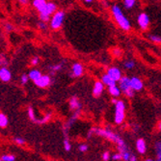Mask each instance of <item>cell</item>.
<instances>
[{"label":"cell","mask_w":161,"mask_h":161,"mask_svg":"<svg viewBox=\"0 0 161 161\" xmlns=\"http://www.w3.org/2000/svg\"><path fill=\"white\" fill-rule=\"evenodd\" d=\"M112 14L116 19V21L118 22L120 27L124 30H129L130 29V22L129 20L125 18V16L123 14L121 8L118 5H113L112 6Z\"/></svg>","instance_id":"cell-1"},{"label":"cell","mask_w":161,"mask_h":161,"mask_svg":"<svg viewBox=\"0 0 161 161\" xmlns=\"http://www.w3.org/2000/svg\"><path fill=\"white\" fill-rule=\"evenodd\" d=\"M125 106L123 100H119L116 104V109H115V123L116 124H122L125 120Z\"/></svg>","instance_id":"cell-2"},{"label":"cell","mask_w":161,"mask_h":161,"mask_svg":"<svg viewBox=\"0 0 161 161\" xmlns=\"http://www.w3.org/2000/svg\"><path fill=\"white\" fill-rule=\"evenodd\" d=\"M120 89L128 97H132L134 95V91L132 90L130 85V78H128L127 76H124L120 80Z\"/></svg>","instance_id":"cell-3"},{"label":"cell","mask_w":161,"mask_h":161,"mask_svg":"<svg viewBox=\"0 0 161 161\" xmlns=\"http://www.w3.org/2000/svg\"><path fill=\"white\" fill-rule=\"evenodd\" d=\"M65 19V13L63 11H58L54 14V16L52 17L51 22H50V26L52 29H58L60 28L63 24Z\"/></svg>","instance_id":"cell-4"},{"label":"cell","mask_w":161,"mask_h":161,"mask_svg":"<svg viewBox=\"0 0 161 161\" xmlns=\"http://www.w3.org/2000/svg\"><path fill=\"white\" fill-rule=\"evenodd\" d=\"M137 20H138V24L140 25V27L142 29H147L149 24H150V19H149V16L147 14L145 13H141L138 18H137Z\"/></svg>","instance_id":"cell-5"},{"label":"cell","mask_w":161,"mask_h":161,"mask_svg":"<svg viewBox=\"0 0 161 161\" xmlns=\"http://www.w3.org/2000/svg\"><path fill=\"white\" fill-rule=\"evenodd\" d=\"M107 74L115 80V81H120L122 79V72L121 70L116 68V67H113V68H110L107 71Z\"/></svg>","instance_id":"cell-6"},{"label":"cell","mask_w":161,"mask_h":161,"mask_svg":"<svg viewBox=\"0 0 161 161\" xmlns=\"http://www.w3.org/2000/svg\"><path fill=\"white\" fill-rule=\"evenodd\" d=\"M38 87H41V88H45V87H47L49 84H50V78L48 75H42L41 78H39L38 80H36L34 82Z\"/></svg>","instance_id":"cell-7"},{"label":"cell","mask_w":161,"mask_h":161,"mask_svg":"<svg viewBox=\"0 0 161 161\" xmlns=\"http://www.w3.org/2000/svg\"><path fill=\"white\" fill-rule=\"evenodd\" d=\"M130 85L133 91H140L143 88V82L137 77H131L130 78Z\"/></svg>","instance_id":"cell-8"},{"label":"cell","mask_w":161,"mask_h":161,"mask_svg":"<svg viewBox=\"0 0 161 161\" xmlns=\"http://www.w3.org/2000/svg\"><path fill=\"white\" fill-rule=\"evenodd\" d=\"M11 77H12V75L10 70L6 68H1V69H0V79L4 82H8L11 80Z\"/></svg>","instance_id":"cell-9"},{"label":"cell","mask_w":161,"mask_h":161,"mask_svg":"<svg viewBox=\"0 0 161 161\" xmlns=\"http://www.w3.org/2000/svg\"><path fill=\"white\" fill-rule=\"evenodd\" d=\"M33 5L40 12V14H42L43 11H45L46 7L47 5V2L45 1V0H35V1H33Z\"/></svg>","instance_id":"cell-10"},{"label":"cell","mask_w":161,"mask_h":161,"mask_svg":"<svg viewBox=\"0 0 161 161\" xmlns=\"http://www.w3.org/2000/svg\"><path fill=\"white\" fill-rule=\"evenodd\" d=\"M56 12V5L54 4V3H47V7H46V9H45V11H43L42 14H43V16H50L51 14H54Z\"/></svg>","instance_id":"cell-11"},{"label":"cell","mask_w":161,"mask_h":161,"mask_svg":"<svg viewBox=\"0 0 161 161\" xmlns=\"http://www.w3.org/2000/svg\"><path fill=\"white\" fill-rule=\"evenodd\" d=\"M136 149L141 154L146 153V151H147V145H146V142L144 139H138L136 141Z\"/></svg>","instance_id":"cell-12"},{"label":"cell","mask_w":161,"mask_h":161,"mask_svg":"<svg viewBox=\"0 0 161 161\" xmlns=\"http://www.w3.org/2000/svg\"><path fill=\"white\" fill-rule=\"evenodd\" d=\"M103 85H104V84L102 83V82H100V81H97V82L95 83L94 91H93L94 96L98 97V96H100V95H101L102 91H103V87H104Z\"/></svg>","instance_id":"cell-13"},{"label":"cell","mask_w":161,"mask_h":161,"mask_svg":"<svg viewBox=\"0 0 161 161\" xmlns=\"http://www.w3.org/2000/svg\"><path fill=\"white\" fill-rule=\"evenodd\" d=\"M101 82L104 85H107L108 87H112V86L116 85V81L108 74H105V75H102V81Z\"/></svg>","instance_id":"cell-14"},{"label":"cell","mask_w":161,"mask_h":161,"mask_svg":"<svg viewBox=\"0 0 161 161\" xmlns=\"http://www.w3.org/2000/svg\"><path fill=\"white\" fill-rule=\"evenodd\" d=\"M82 74H83L82 65H80L78 63L74 64V66H72V75H74L75 76H80Z\"/></svg>","instance_id":"cell-15"},{"label":"cell","mask_w":161,"mask_h":161,"mask_svg":"<svg viewBox=\"0 0 161 161\" xmlns=\"http://www.w3.org/2000/svg\"><path fill=\"white\" fill-rule=\"evenodd\" d=\"M28 76H29V78L32 79L35 82L36 80H38L39 78L42 77V74H41L39 70H37V69H32L30 72H29V75Z\"/></svg>","instance_id":"cell-16"},{"label":"cell","mask_w":161,"mask_h":161,"mask_svg":"<svg viewBox=\"0 0 161 161\" xmlns=\"http://www.w3.org/2000/svg\"><path fill=\"white\" fill-rule=\"evenodd\" d=\"M109 93L113 96V97H119L121 95V89L119 87H117L116 85L115 86H112V87H109Z\"/></svg>","instance_id":"cell-17"},{"label":"cell","mask_w":161,"mask_h":161,"mask_svg":"<svg viewBox=\"0 0 161 161\" xmlns=\"http://www.w3.org/2000/svg\"><path fill=\"white\" fill-rule=\"evenodd\" d=\"M69 105L71 109H79L80 108V103L78 102L76 97H71V99L69 100Z\"/></svg>","instance_id":"cell-18"},{"label":"cell","mask_w":161,"mask_h":161,"mask_svg":"<svg viewBox=\"0 0 161 161\" xmlns=\"http://www.w3.org/2000/svg\"><path fill=\"white\" fill-rule=\"evenodd\" d=\"M7 125H8V118L5 114L1 113L0 114V126L3 128V127H6Z\"/></svg>","instance_id":"cell-19"},{"label":"cell","mask_w":161,"mask_h":161,"mask_svg":"<svg viewBox=\"0 0 161 161\" xmlns=\"http://www.w3.org/2000/svg\"><path fill=\"white\" fill-rule=\"evenodd\" d=\"M155 149H156V157L157 161H161V142H157L155 145Z\"/></svg>","instance_id":"cell-20"},{"label":"cell","mask_w":161,"mask_h":161,"mask_svg":"<svg viewBox=\"0 0 161 161\" xmlns=\"http://www.w3.org/2000/svg\"><path fill=\"white\" fill-rule=\"evenodd\" d=\"M28 117H29V119H30L31 121L37 123V120H36V118H35V114H34V110H33V108H31V107H29V108H28Z\"/></svg>","instance_id":"cell-21"},{"label":"cell","mask_w":161,"mask_h":161,"mask_svg":"<svg viewBox=\"0 0 161 161\" xmlns=\"http://www.w3.org/2000/svg\"><path fill=\"white\" fill-rule=\"evenodd\" d=\"M124 4L125 6V8L127 9H130V8H132L135 4V0H125L124 1Z\"/></svg>","instance_id":"cell-22"},{"label":"cell","mask_w":161,"mask_h":161,"mask_svg":"<svg viewBox=\"0 0 161 161\" xmlns=\"http://www.w3.org/2000/svg\"><path fill=\"white\" fill-rule=\"evenodd\" d=\"M14 159H16V157L14 155H10V154H5L1 157V160H3V161H14Z\"/></svg>","instance_id":"cell-23"},{"label":"cell","mask_w":161,"mask_h":161,"mask_svg":"<svg viewBox=\"0 0 161 161\" xmlns=\"http://www.w3.org/2000/svg\"><path fill=\"white\" fill-rule=\"evenodd\" d=\"M134 66H135V63L133 61H130V60H128V61H126L125 63V69H133Z\"/></svg>","instance_id":"cell-24"},{"label":"cell","mask_w":161,"mask_h":161,"mask_svg":"<svg viewBox=\"0 0 161 161\" xmlns=\"http://www.w3.org/2000/svg\"><path fill=\"white\" fill-rule=\"evenodd\" d=\"M150 39L154 42H161V37L160 36H157V35H151L150 36Z\"/></svg>","instance_id":"cell-25"},{"label":"cell","mask_w":161,"mask_h":161,"mask_svg":"<svg viewBox=\"0 0 161 161\" xmlns=\"http://www.w3.org/2000/svg\"><path fill=\"white\" fill-rule=\"evenodd\" d=\"M50 118H51V114H50V113H48V114H47V115H46V117H43V118L41 120V122H40V123H42V124L47 123V122L50 120Z\"/></svg>","instance_id":"cell-26"},{"label":"cell","mask_w":161,"mask_h":161,"mask_svg":"<svg viewBox=\"0 0 161 161\" xmlns=\"http://www.w3.org/2000/svg\"><path fill=\"white\" fill-rule=\"evenodd\" d=\"M64 147H65V150L67 151V152H69L70 151V144H69V140L66 138L65 140H64Z\"/></svg>","instance_id":"cell-27"},{"label":"cell","mask_w":161,"mask_h":161,"mask_svg":"<svg viewBox=\"0 0 161 161\" xmlns=\"http://www.w3.org/2000/svg\"><path fill=\"white\" fill-rule=\"evenodd\" d=\"M87 150H88V146H87L86 144H82V145L79 146V151H80L81 153H84V152H86Z\"/></svg>","instance_id":"cell-28"},{"label":"cell","mask_w":161,"mask_h":161,"mask_svg":"<svg viewBox=\"0 0 161 161\" xmlns=\"http://www.w3.org/2000/svg\"><path fill=\"white\" fill-rule=\"evenodd\" d=\"M28 79H29V76L27 75H21V83L22 84H26L27 81H28Z\"/></svg>","instance_id":"cell-29"},{"label":"cell","mask_w":161,"mask_h":161,"mask_svg":"<svg viewBox=\"0 0 161 161\" xmlns=\"http://www.w3.org/2000/svg\"><path fill=\"white\" fill-rule=\"evenodd\" d=\"M14 142H16L17 144H19V145L24 144V140L21 137H16V138H14Z\"/></svg>","instance_id":"cell-30"},{"label":"cell","mask_w":161,"mask_h":161,"mask_svg":"<svg viewBox=\"0 0 161 161\" xmlns=\"http://www.w3.org/2000/svg\"><path fill=\"white\" fill-rule=\"evenodd\" d=\"M102 158H103L104 161H108L109 158H110V153H109V152H105V153H103V155H102Z\"/></svg>","instance_id":"cell-31"},{"label":"cell","mask_w":161,"mask_h":161,"mask_svg":"<svg viewBox=\"0 0 161 161\" xmlns=\"http://www.w3.org/2000/svg\"><path fill=\"white\" fill-rule=\"evenodd\" d=\"M112 158H113V160H120L123 158V155L121 153H116L112 156Z\"/></svg>","instance_id":"cell-32"},{"label":"cell","mask_w":161,"mask_h":161,"mask_svg":"<svg viewBox=\"0 0 161 161\" xmlns=\"http://www.w3.org/2000/svg\"><path fill=\"white\" fill-rule=\"evenodd\" d=\"M62 68V64H58V65H55V66H52L51 67V69L52 70H58Z\"/></svg>","instance_id":"cell-33"},{"label":"cell","mask_w":161,"mask_h":161,"mask_svg":"<svg viewBox=\"0 0 161 161\" xmlns=\"http://www.w3.org/2000/svg\"><path fill=\"white\" fill-rule=\"evenodd\" d=\"M5 28L7 29L8 31H12L13 29H14V26H13L12 24H10V23H6V24H5Z\"/></svg>","instance_id":"cell-34"},{"label":"cell","mask_w":161,"mask_h":161,"mask_svg":"<svg viewBox=\"0 0 161 161\" xmlns=\"http://www.w3.org/2000/svg\"><path fill=\"white\" fill-rule=\"evenodd\" d=\"M38 26H39V28H41V29H46L47 28V24H46V22H40L39 24H38Z\"/></svg>","instance_id":"cell-35"},{"label":"cell","mask_w":161,"mask_h":161,"mask_svg":"<svg viewBox=\"0 0 161 161\" xmlns=\"http://www.w3.org/2000/svg\"><path fill=\"white\" fill-rule=\"evenodd\" d=\"M38 62H39V58H38V57H34L33 59H32V62H31V63H32V65L35 66V65L38 64Z\"/></svg>","instance_id":"cell-36"},{"label":"cell","mask_w":161,"mask_h":161,"mask_svg":"<svg viewBox=\"0 0 161 161\" xmlns=\"http://www.w3.org/2000/svg\"><path fill=\"white\" fill-rule=\"evenodd\" d=\"M129 161H137V158H136V156L135 155H131V157H130V160Z\"/></svg>","instance_id":"cell-37"},{"label":"cell","mask_w":161,"mask_h":161,"mask_svg":"<svg viewBox=\"0 0 161 161\" xmlns=\"http://www.w3.org/2000/svg\"><path fill=\"white\" fill-rule=\"evenodd\" d=\"M114 51H115V52H113V53H115L116 55H121V51H120L119 49H115Z\"/></svg>","instance_id":"cell-38"},{"label":"cell","mask_w":161,"mask_h":161,"mask_svg":"<svg viewBox=\"0 0 161 161\" xmlns=\"http://www.w3.org/2000/svg\"><path fill=\"white\" fill-rule=\"evenodd\" d=\"M84 2H85V3H88V4H91V3H93L92 0H85Z\"/></svg>","instance_id":"cell-39"},{"label":"cell","mask_w":161,"mask_h":161,"mask_svg":"<svg viewBox=\"0 0 161 161\" xmlns=\"http://www.w3.org/2000/svg\"><path fill=\"white\" fill-rule=\"evenodd\" d=\"M20 3H21V4H26V3H27V1H26V0H21Z\"/></svg>","instance_id":"cell-40"},{"label":"cell","mask_w":161,"mask_h":161,"mask_svg":"<svg viewBox=\"0 0 161 161\" xmlns=\"http://www.w3.org/2000/svg\"><path fill=\"white\" fill-rule=\"evenodd\" d=\"M158 127H159V129H160V130H161V123H160V124H159V125H158Z\"/></svg>","instance_id":"cell-41"},{"label":"cell","mask_w":161,"mask_h":161,"mask_svg":"<svg viewBox=\"0 0 161 161\" xmlns=\"http://www.w3.org/2000/svg\"><path fill=\"white\" fill-rule=\"evenodd\" d=\"M146 161H154V160H153V159H147Z\"/></svg>","instance_id":"cell-42"},{"label":"cell","mask_w":161,"mask_h":161,"mask_svg":"<svg viewBox=\"0 0 161 161\" xmlns=\"http://www.w3.org/2000/svg\"><path fill=\"white\" fill-rule=\"evenodd\" d=\"M0 161H3V160H0Z\"/></svg>","instance_id":"cell-43"}]
</instances>
